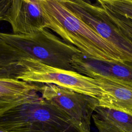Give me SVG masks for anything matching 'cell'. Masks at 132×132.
<instances>
[{
    "mask_svg": "<svg viewBox=\"0 0 132 132\" xmlns=\"http://www.w3.org/2000/svg\"><path fill=\"white\" fill-rule=\"evenodd\" d=\"M71 64L73 71L82 75L110 77L132 87V63L98 60L79 53L73 57Z\"/></svg>",
    "mask_w": 132,
    "mask_h": 132,
    "instance_id": "cell-8",
    "label": "cell"
},
{
    "mask_svg": "<svg viewBox=\"0 0 132 132\" xmlns=\"http://www.w3.org/2000/svg\"><path fill=\"white\" fill-rule=\"evenodd\" d=\"M21 62L24 70L18 79L31 83L53 84L97 100L102 94V89L94 78L76 71L49 66L29 58L22 59Z\"/></svg>",
    "mask_w": 132,
    "mask_h": 132,
    "instance_id": "cell-4",
    "label": "cell"
},
{
    "mask_svg": "<svg viewBox=\"0 0 132 132\" xmlns=\"http://www.w3.org/2000/svg\"><path fill=\"white\" fill-rule=\"evenodd\" d=\"M40 96L38 92L27 95L16 96L0 95V118L10 109L22 104L34 101Z\"/></svg>",
    "mask_w": 132,
    "mask_h": 132,
    "instance_id": "cell-14",
    "label": "cell"
},
{
    "mask_svg": "<svg viewBox=\"0 0 132 132\" xmlns=\"http://www.w3.org/2000/svg\"><path fill=\"white\" fill-rule=\"evenodd\" d=\"M94 78L102 90L97 99L98 106L113 109L132 117V87L110 77L94 75Z\"/></svg>",
    "mask_w": 132,
    "mask_h": 132,
    "instance_id": "cell-9",
    "label": "cell"
},
{
    "mask_svg": "<svg viewBox=\"0 0 132 132\" xmlns=\"http://www.w3.org/2000/svg\"><path fill=\"white\" fill-rule=\"evenodd\" d=\"M100 5L103 8L110 21L128 40L132 42V19Z\"/></svg>",
    "mask_w": 132,
    "mask_h": 132,
    "instance_id": "cell-13",
    "label": "cell"
},
{
    "mask_svg": "<svg viewBox=\"0 0 132 132\" xmlns=\"http://www.w3.org/2000/svg\"><path fill=\"white\" fill-rule=\"evenodd\" d=\"M27 56L0 37V78H14L24 70L21 61Z\"/></svg>",
    "mask_w": 132,
    "mask_h": 132,
    "instance_id": "cell-11",
    "label": "cell"
},
{
    "mask_svg": "<svg viewBox=\"0 0 132 132\" xmlns=\"http://www.w3.org/2000/svg\"><path fill=\"white\" fill-rule=\"evenodd\" d=\"M11 0H0V21H4Z\"/></svg>",
    "mask_w": 132,
    "mask_h": 132,
    "instance_id": "cell-16",
    "label": "cell"
},
{
    "mask_svg": "<svg viewBox=\"0 0 132 132\" xmlns=\"http://www.w3.org/2000/svg\"><path fill=\"white\" fill-rule=\"evenodd\" d=\"M41 96L65 113L80 132H90L91 119L96 107V98L53 84H43Z\"/></svg>",
    "mask_w": 132,
    "mask_h": 132,
    "instance_id": "cell-6",
    "label": "cell"
},
{
    "mask_svg": "<svg viewBox=\"0 0 132 132\" xmlns=\"http://www.w3.org/2000/svg\"><path fill=\"white\" fill-rule=\"evenodd\" d=\"M62 2L76 16L120 52L128 62L132 63V42L110 21L98 4L84 0Z\"/></svg>",
    "mask_w": 132,
    "mask_h": 132,
    "instance_id": "cell-5",
    "label": "cell"
},
{
    "mask_svg": "<svg viewBox=\"0 0 132 132\" xmlns=\"http://www.w3.org/2000/svg\"><path fill=\"white\" fill-rule=\"evenodd\" d=\"M92 118L98 132H132V117L126 113L97 106Z\"/></svg>",
    "mask_w": 132,
    "mask_h": 132,
    "instance_id": "cell-10",
    "label": "cell"
},
{
    "mask_svg": "<svg viewBox=\"0 0 132 132\" xmlns=\"http://www.w3.org/2000/svg\"><path fill=\"white\" fill-rule=\"evenodd\" d=\"M43 84L31 83L14 78H0V95H27L39 92Z\"/></svg>",
    "mask_w": 132,
    "mask_h": 132,
    "instance_id": "cell-12",
    "label": "cell"
},
{
    "mask_svg": "<svg viewBox=\"0 0 132 132\" xmlns=\"http://www.w3.org/2000/svg\"><path fill=\"white\" fill-rule=\"evenodd\" d=\"M46 28L77 47L86 57L102 61L128 62L114 47L76 16L62 0H38Z\"/></svg>",
    "mask_w": 132,
    "mask_h": 132,
    "instance_id": "cell-1",
    "label": "cell"
},
{
    "mask_svg": "<svg viewBox=\"0 0 132 132\" xmlns=\"http://www.w3.org/2000/svg\"><path fill=\"white\" fill-rule=\"evenodd\" d=\"M0 128L8 132H80L65 113L41 95L6 112L0 118Z\"/></svg>",
    "mask_w": 132,
    "mask_h": 132,
    "instance_id": "cell-2",
    "label": "cell"
},
{
    "mask_svg": "<svg viewBox=\"0 0 132 132\" xmlns=\"http://www.w3.org/2000/svg\"><path fill=\"white\" fill-rule=\"evenodd\" d=\"M0 132H8V131H5V130H3V129L0 128Z\"/></svg>",
    "mask_w": 132,
    "mask_h": 132,
    "instance_id": "cell-17",
    "label": "cell"
},
{
    "mask_svg": "<svg viewBox=\"0 0 132 132\" xmlns=\"http://www.w3.org/2000/svg\"><path fill=\"white\" fill-rule=\"evenodd\" d=\"M4 21L14 34L31 35L46 28L38 0H12Z\"/></svg>",
    "mask_w": 132,
    "mask_h": 132,
    "instance_id": "cell-7",
    "label": "cell"
},
{
    "mask_svg": "<svg viewBox=\"0 0 132 132\" xmlns=\"http://www.w3.org/2000/svg\"><path fill=\"white\" fill-rule=\"evenodd\" d=\"M96 2L114 12L132 19L131 0H98Z\"/></svg>",
    "mask_w": 132,
    "mask_h": 132,
    "instance_id": "cell-15",
    "label": "cell"
},
{
    "mask_svg": "<svg viewBox=\"0 0 132 132\" xmlns=\"http://www.w3.org/2000/svg\"><path fill=\"white\" fill-rule=\"evenodd\" d=\"M0 37L7 43L24 54L46 65L73 71V57L81 52L46 28L31 35L0 32Z\"/></svg>",
    "mask_w": 132,
    "mask_h": 132,
    "instance_id": "cell-3",
    "label": "cell"
}]
</instances>
